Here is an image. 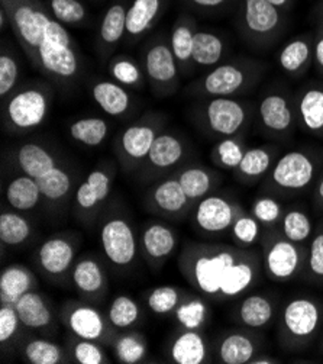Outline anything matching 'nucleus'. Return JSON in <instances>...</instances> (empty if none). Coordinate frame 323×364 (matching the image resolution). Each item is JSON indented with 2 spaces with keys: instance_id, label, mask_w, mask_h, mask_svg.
Wrapping results in <instances>:
<instances>
[{
  "instance_id": "58",
  "label": "nucleus",
  "mask_w": 323,
  "mask_h": 364,
  "mask_svg": "<svg viewBox=\"0 0 323 364\" xmlns=\"http://www.w3.org/2000/svg\"><path fill=\"white\" fill-rule=\"evenodd\" d=\"M192 4H195L196 6H200V8L213 9V8H218V6L224 5L225 0H192Z\"/></svg>"
},
{
  "instance_id": "23",
  "label": "nucleus",
  "mask_w": 323,
  "mask_h": 364,
  "mask_svg": "<svg viewBox=\"0 0 323 364\" xmlns=\"http://www.w3.org/2000/svg\"><path fill=\"white\" fill-rule=\"evenodd\" d=\"M157 138V131L148 124H135L128 127L121 136L122 153L131 161L147 159L153 144Z\"/></svg>"
},
{
  "instance_id": "26",
  "label": "nucleus",
  "mask_w": 323,
  "mask_h": 364,
  "mask_svg": "<svg viewBox=\"0 0 323 364\" xmlns=\"http://www.w3.org/2000/svg\"><path fill=\"white\" fill-rule=\"evenodd\" d=\"M73 284L79 292L87 296H94L103 292L106 286V276L97 260L92 257L82 259L76 262L71 272Z\"/></svg>"
},
{
  "instance_id": "59",
  "label": "nucleus",
  "mask_w": 323,
  "mask_h": 364,
  "mask_svg": "<svg viewBox=\"0 0 323 364\" xmlns=\"http://www.w3.org/2000/svg\"><path fill=\"white\" fill-rule=\"evenodd\" d=\"M251 363H253V364H273V363H277V361L271 357H254L253 360H251Z\"/></svg>"
},
{
  "instance_id": "28",
  "label": "nucleus",
  "mask_w": 323,
  "mask_h": 364,
  "mask_svg": "<svg viewBox=\"0 0 323 364\" xmlns=\"http://www.w3.org/2000/svg\"><path fill=\"white\" fill-rule=\"evenodd\" d=\"M183 156L185 145L180 139L171 134H160L153 144L148 160L153 167L164 170L180 163Z\"/></svg>"
},
{
  "instance_id": "36",
  "label": "nucleus",
  "mask_w": 323,
  "mask_h": 364,
  "mask_svg": "<svg viewBox=\"0 0 323 364\" xmlns=\"http://www.w3.org/2000/svg\"><path fill=\"white\" fill-rule=\"evenodd\" d=\"M107 134H109V127L106 121L96 117L77 119L70 127V135L86 147H99L104 142Z\"/></svg>"
},
{
  "instance_id": "61",
  "label": "nucleus",
  "mask_w": 323,
  "mask_h": 364,
  "mask_svg": "<svg viewBox=\"0 0 323 364\" xmlns=\"http://www.w3.org/2000/svg\"><path fill=\"white\" fill-rule=\"evenodd\" d=\"M268 2L271 4V5H274L275 8H283L284 5H287V2H289V0H268Z\"/></svg>"
},
{
  "instance_id": "51",
  "label": "nucleus",
  "mask_w": 323,
  "mask_h": 364,
  "mask_svg": "<svg viewBox=\"0 0 323 364\" xmlns=\"http://www.w3.org/2000/svg\"><path fill=\"white\" fill-rule=\"evenodd\" d=\"M232 234L239 245H253L260 237V221L256 216L238 215L232 225Z\"/></svg>"
},
{
  "instance_id": "12",
  "label": "nucleus",
  "mask_w": 323,
  "mask_h": 364,
  "mask_svg": "<svg viewBox=\"0 0 323 364\" xmlns=\"http://www.w3.org/2000/svg\"><path fill=\"white\" fill-rule=\"evenodd\" d=\"M67 328L80 340L99 341L106 334L103 315L90 305H76L65 315Z\"/></svg>"
},
{
  "instance_id": "35",
  "label": "nucleus",
  "mask_w": 323,
  "mask_h": 364,
  "mask_svg": "<svg viewBox=\"0 0 323 364\" xmlns=\"http://www.w3.org/2000/svg\"><path fill=\"white\" fill-rule=\"evenodd\" d=\"M312 60V47L309 41L296 38L287 43L278 55L280 67L289 75H299Z\"/></svg>"
},
{
  "instance_id": "34",
  "label": "nucleus",
  "mask_w": 323,
  "mask_h": 364,
  "mask_svg": "<svg viewBox=\"0 0 323 364\" xmlns=\"http://www.w3.org/2000/svg\"><path fill=\"white\" fill-rule=\"evenodd\" d=\"M32 235V227L25 216L16 212L0 215V241L5 245L16 247L25 244Z\"/></svg>"
},
{
  "instance_id": "62",
  "label": "nucleus",
  "mask_w": 323,
  "mask_h": 364,
  "mask_svg": "<svg viewBox=\"0 0 323 364\" xmlns=\"http://www.w3.org/2000/svg\"><path fill=\"white\" fill-rule=\"evenodd\" d=\"M0 23H2V28L6 26V12H5V9H2V12H0Z\"/></svg>"
},
{
  "instance_id": "57",
  "label": "nucleus",
  "mask_w": 323,
  "mask_h": 364,
  "mask_svg": "<svg viewBox=\"0 0 323 364\" xmlns=\"http://www.w3.org/2000/svg\"><path fill=\"white\" fill-rule=\"evenodd\" d=\"M313 55H314V61L317 64V67L320 70H323V35L316 41L314 48H313Z\"/></svg>"
},
{
  "instance_id": "18",
  "label": "nucleus",
  "mask_w": 323,
  "mask_h": 364,
  "mask_svg": "<svg viewBox=\"0 0 323 364\" xmlns=\"http://www.w3.org/2000/svg\"><path fill=\"white\" fill-rule=\"evenodd\" d=\"M112 178L104 170H93L76 192V205L84 212H92L111 193Z\"/></svg>"
},
{
  "instance_id": "46",
  "label": "nucleus",
  "mask_w": 323,
  "mask_h": 364,
  "mask_svg": "<svg viewBox=\"0 0 323 364\" xmlns=\"http://www.w3.org/2000/svg\"><path fill=\"white\" fill-rule=\"evenodd\" d=\"M271 166V154L265 149H249L245 151L241 164L238 166V173L243 177H260Z\"/></svg>"
},
{
  "instance_id": "38",
  "label": "nucleus",
  "mask_w": 323,
  "mask_h": 364,
  "mask_svg": "<svg viewBox=\"0 0 323 364\" xmlns=\"http://www.w3.org/2000/svg\"><path fill=\"white\" fill-rule=\"evenodd\" d=\"M126 11L122 4H115L106 11L100 25V40L104 46L118 44L126 32Z\"/></svg>"
},
{
  "instance_id": "43",
  "label": "nucleus",
  "mask_w": 323,
  "mask_h": 364,
  "mask_svg": "<svg viewBox=\"0 0 323 364\" xmlns=\"http://www.w3.org/2000/svg\"><path fill=\"white\" fill-rule=\"evenodd\" d=\"M195 31L187 23H178L170 38V48L178 64H187L192 61L193 46H195Z\"/></svg>"
},
{
  "instance_id": "9",
  "label": "nucleus",
  "mask_w": 323,
  "mask_h": 364,
  "mask_svg": "<svg viewBox=\"0 0 323 364\" xmlns=\"http://www.w3.org/2000/svg\"><path fill=\"white\" fill-rule=\"evenodd\" d=\"M206 121L214 134L232 136L246 122L245 106L232 97H213L206 106Z\"/></svg>"
},
{
  "instance_id": "5",
  "label": "nucleus",
  "mask_w": 323,
  "mask_h": 364,
  "mask_svg": "<svg viewBox=\"0 0 323 364\" xmlns=\"http://www.w3.org/2000/svg\"><path fill=\"white\" fill-rule=\"evenodd\" d=\"M102 248L116 267H128L136 259L138 240L131 223L122 216H112L100 230Z\"/></svg>"
},
{
  "instance_id": "41",
  "label": "nucleus",
  "mask_w": 323,
  "mask_h": 364,
  "mask_svg": "<svg viewBox=\"0 0 323 364\" xmlns=\"http://www.w3.org/2000/svg\"><path fill=\"white\" fill-rule=\"evenodd\" d=\"M281 228L287 240L300 244V242H305L307 238H310L313 231V224L307 213H305L300 209H292L283 216Z\"/></svg>"
},
{
  "instance_id": "53",
  "label": "nucleus",
  "mask_w": 323,
  "mask_h": 364,
  "mask_svg": "<svg viewBox=\"0 0 323 364\" xmlns=\"http://www.w3.org/2000/svg\"><path fill=\"white\" fill-rule=\"evenodd\" d=\"M19 77V65L9 54L0 57V95L6 96L13 90Z\"/></svg>"
},
{
  "instance_id": "16",
  "label": "nucleus",
  "mask_w": 323,
  "mask_h": 364,
  "mask_svg": "<svg viewBox=\"0 0 323 364\" xmlns=\"http://www.w3.org/2000/svg\"><path fill=\"white\" fill-rule=\"evenodd\" d=\"M243 21L251 33L265 36L278 28L281 16L278 8L268 0H245Z\"/></svg>"
},
{
  "instance_id": "6",
  "label": "nucleus",
  "mask_w": 323,
  "mask_h": 364,
  "mask_svg": "<svg viewBox=\"0 0 323 364\" xmlns=\"http://www.w3.org/2000/svg\"><path fill=\"white\" fill-rule=\"evenodd\" d=\"M322 321V312L316 301L306 296L292 299L283 309L281 323L284 333L292 340H310Z\"/></svg>"
},
{
  "instance_id": "54",
  "label": "nucleus",
  "mask_w": 323,
  "mask_h": 364,
  "mask_svg": "<svg viewBox=\"0 0 323 364\" xmlns=\"http://www.w3.org/2000/svg\"><path fill=\"white\" fill-rule=\"evenodd\" d=\"M281 205L274 198H260L253 205V216H256L261 224L271 225L280 220Z\"/></svg>"
},
{
  "instance_id": "56",
  "label": "nucleus",
  "mask_w": 323,
  "mask_h": 364,
  "mask_svg": "<svg viewBox=\"0 0 323 364\" xmlns=\"http://www.w3.org/2000/svg\"><path fill=\"white\" fill-rule=\"evenodd\" d=\"M307 269L312 276L323 279V231L314 235L307 256Z\"/></svg>"
},
{
  "instance_id": "22",
  "label": "nucleus",
  "mask_w": 323,
  "mask_h": 364,
  "mask_svg": "<svg viewBox=\"0 0 323 364\" xmlns=\"http://www.w3.org/2000/svg\"><path fill=\"white\" fill-rule=\"evenodd\" d=\"M92 95L102 111L111 117H122L131 106V95L125 86L116 82H97Z\"/></svg>"
},
{
  "instance_id": "40",
  "label": "nucleus",
  "mask_w": 323,
  "mask_h": 364,
  "mask_svg": "<svg viewBox=\"0 0 323 364\" xmlns=\"http://www.w3.org/2000/svg\"><path fill=\"white\" fill-rule=\"evenodd\" d=\"M38 186L41 189L43 198L48 200H60L68 195L71 191V176L64 168L55 166L44 176L37 178Z\"/></svg>"
},
{
  "instance_id": "11",
  "label": "nucleus",
  "mask_w": 323,
  "mask_h": 364,
  "mask_svg": "<svg viewBox=\"0 0 323 364\" xmlns=\"http://www.w3.org/2000/svg\"><path fill=\"white\" fill-rule=\"evenodd\" d=\"M38 264L41 270L51 277H61L73 267L76 247L65 237H51L38 248Z\"/></svg>"
},
{
  "instance_id": "37",
  "label": "nucleus",
  "mask_w": 323,
  "mask_h": 364,
  "mask_svg": "<svg viewBox=\"0 0 323 364\" xmlns=\"http://www.w3.org/2000/svg\"><path fill=\"white\" fill-rule=\"evenodd\" d=\"M190 202L200 200L213 188V174L203 167H187L177 176Z\"/></svg>"
},
{
  "instance_id": "10",
  "label": "nucleus",
  "mask_w": 323,
  "mask_h": 364,
  "mask_svg": "<svg viewBox=\"0 0 323 364\" xmlns=\"http://www.w3.org/2000/svg\"><path fill=\"white\" fill-rule=\"evenodd\" d=\"M264 264L273 280L289 282L300 270L302 251L290 240H275L265 250Z\"/></svg>"
},
{
  "instance_id": "20",
  "label": "nucleus",
  "mask_w": 323,
  "mask_h": 364,
  "mask_svg": "<svg viewBox=\"0 0 323 364\" xmlns=\"http://www.w3.org/2000/svg\"><path fill=\"white\" fill-rule=\"evenodd\" d=\"M170 357L177 364H202L207 358V346L197 330H185L170 347Z\"/></svg>"
},
{
  "instance_id": "31",
  "label": "nucleus",
  "mask_w": 323,
  "mask_h": 364,
  "mask_svg": "<svg viewBox=\"0 0 323 364\" xmlns=\"http://www.w3.org/2000/svg\"><path fill=\"white\" fill-rule=\"evenodd\" d=\"M161 0H133L126 11V32L131 36L146 33L157 19Z\"/></svg>"
},
{
  "instance_id": "55",
  "label": "nucleus",
  "mask_w": 323,
  "mask_h": 364,
  "mask_svg": "<svg viewBox=\"0 0 323 364\" xmlns=\"http://www.w3.org/2000/svg\"><path fill=\"white\" fill-rule=\"evenodd\" d=\"M19 315L13 305H2L0 308V343L5 344L13 338L19 330Z\"/></svg>"
},
{
  "instance_id": "17",
  "label": "nucleus",
  "mask_w": 323,
  "mask_h": 364,
  "mask_svg": "<svg viewBox=\"0 0 323 364\" xmlns=\"http://www.w3.org/2000/svg\"><path fill=\"white\" fill-rule=\"evenodd\" d=\"M35 284L33 274L22 264L6 266L0 274V302L2 305H13Z\"/></svg>"
},
{
  "instance_id": "60",
  "label": "nucleus",
  "mask_w": 323,
  "mask_h": 364,
  "mask_svg": "<svg viewBox=\"0 0 323 364\" xmlns=\"http://www.w3.org/2000/svg\"><path fill=\"white\" fill-rule=\"evenodd\" d=\"M316 198H317V200H319V202H322V203H323V178L319 181V185H317V189H316Z\"/></svg>"
},
{
  "instance_id": "15",
  "label": "nucleus",
  "mask_w": 323,
  "mask_h": 364,
  "mask_svg": "<svg viewBox=\"0 0 323 364\" xmlns=\"http://www.w3.org/2000/svg\"><path fill=\"white\" fill-rule=\"evenodd\" d=\"M146 71L150 80L155 85L170 86L175 83L178 68L171 48L165 44L153 46L146 54Z\"/></svg>"
},
{
  "instance_id": "50",
  "label": "nucleus",
  "mask_w": 323,
  "mask_h": 364,
  "mask_svg": "<svg viewBox=\"0 0 323 364\" xmlns=\"http://www.w3.org/2000/svg\"><path fill=\"white\" fill-rule=\"evenodd\" d=\"M109 75L112 79L122 86H135L142 80L141 68L135 61L126 57L116 58L109 65Z\"/></svg>"
},
{
  "instance_id": "8",
  "label": "nucleus",
  "mask_w": 323,
  "mask_h": 364,
  "mask_svg": "<svg viewBox=\"0 0 323 364\" xmlns=\"http://www.w3.org/2000/svg\"><path fill=\"white\" fill-rule=\"evenodd\" d=\"M236 206L224 196H204L196 206L195 224L206 234H222L232 228L236 216Z\"/></svg>"
},
{
  "instance_id": "33",
  "label": "nucleus",
  "mask_w": 323,
  "mask_h": 364,
  "mask_svg": "<svg viewBox=\"0 0 323 364\" xmlns=\"http://www.w3.org/2000/svg\"><path fill=\"white\" fill-rule=\"evenodd\" d=\"M256 354V343L241 333L228 334L219 346V360L225 364L251 363Z\"/></svg>"
},
{
  "instance_id": "4",
  "label": "nucleus",
  "mask_w": 323,
  "mask_h": 364,
  "mask_svg": "<svg viewBox=\"0 0 323 364\" xmlns=\"http://www.w3.org/2000/svg\"><path fill=\"white\" fill-rule=\"evenodd\" d=\"M9 18L23 48L35 57V53L45 40L48 28L54 18L48 16L41 8L26 0H18L9 9Z\"/></svg>"
},
{
  "instance_id": "39",
  "label": "nucleus",
  "mask_w": 323,
  "mask_h": 364,
  "mask_svg": "<svg viewBox=\"0 0 323 364\" xmlns=\"http://www.w3.org/2000/svg\"><path fill=\"white\" fill-rule=\"evenodd\" d=\"M139 305L128 295L116 296L111 302L109 309H107V321L119 330H126L129 326L135 325L139 319Z\"/></svg>"
},
{
  "instance_id": "45",
  "label": "nucleus",
  "mask_w": 323,
  "mask_h": 364,
  "mask_svg": "<svg viewBox=\"0 0 323 364\" xmlns=\"http://www.w3.org/2000/svg\"><path fill=\"white\" fill-rule=\"evenodd\" d=\"M116 358L124 364H136L147 355V344L139 334L121 336L115 343Z\"/></svg>"
},
{
  "instance_id": "25",
  "label": "nucleus",
  "mask_w": 323,
  "mask_h": 364,
  "mask_svg": "<svg viewBox=\"0 0 323 364\" xmlns=\"http://www.w3.org/2000/svg\"><path fill=\"white\" fill-rule=\"evenodd\" d=\"M16 163L23 174H28L33 178L44 176L47 171L57 166L55 157L47 149H44L43 145L35 142L23 144L22 147L18 149Z\"/></svg>"
},
{
  "instance_id": "1",
  "label": "nucleus",
  "mask_w": 323,
  "mask_h": 364,
  "mask_svg": "<svg viewBox=\"0 0 323 364\" xmlns=\"http://www.w3.org/2000/svg\"><path fill=\"white\" fill-rule=\"evenodd\" d=\"M182 272L202 295L232 299L256 284L258 264L253 254L238 248L192 245L183 254Z\"/></svg>"
},
{
  "instance_id": "24",
  "label": "nucleus",
  "mask_w": 323,
  "mask_h": 364,
  "mask_svg": "<svg viewBox=\"0 0 323 364\" xmlns=\"http://www.w3.org/2000/svg\"><path fill=\"white\" fill-rule=\"evenodd\" d=\"M43 198L37 178L28 174L12 178L6 186V202L11 208L25 212L37 208Z\"/></svg>"
},
{
  "instance_id": "44",
  "label": "nucleus",
  "mask_w": 323,
  "mask_h": 364,
  "mask_svg": "<svg viewBox=\"0 0 323 364\" xmlns=\"http://www.w3.org/2000/svg\"><path fill=\"white\" fill-rule=\"evenodd\" d=\"M25 357L31 364H58L62 360V350L48 340H31L25 346Z\"/></svg>"
},
{
  "instance_id": "2",
  "label": "nucleus",
  "mask_w": 323,
  "mask_h": 364,
  "mask_svg": "<svg viewBox=\"0 0 323 364\" xmlns=\"http://www.w3.org/2000/svg\"><path fill=\"white\" fill-rule=\"evenodd\" d=\"M33 58L47 73L61 80L76 77L80 67L71 35L65 29L64 23L57 19H53L45 40L35 53Z\"/></svg>"
},
{
  "instance_id": "3",
  "label": "nucleus",
  "mask_w": 323,
  "mask_h": 364,
  "mask_svg": "<svg viewBox=\"0 0 323 364\" xmlns=\"http://www.w3.org/2000/svg\"><path fill=\"white\" fill-rule=\"evenodd\" d=\"M48 95L37 87L15 93L5 106V119L15 131H29L44 124L48 115Z\"/></svg>"
},
{
  "instance_id": "19",
  "label": "nucleus",
  "mask_w": 323,
  "mask_h": 364,
  "mask_svg": "<svg viewBox=\"0 0 323 364\" xmlns=\"http://www.w3.org/2000/svg\"><path fill=\"white\" fill-rule=\"evenodd\" d=\"M260 119L273 132H285L293 125V111L289 100L280 93L265 96L258 106Z\"/></svg>"
},
{
  "instance_id": "13",
  "label": "nucleus",
  "mask_w": 323,
  "mask_h": 364,
  "mask_svg": "<svg viewBox=\"0 0 323 364\" xmlns=\"http://www.w3.org/2000/svg\"><path fill=\"white\" fill-rule=\"evenodd\" d=\"M246 85V73L235 64L214 67L203 79L204 93L213 97H231Z\"/></svg>"
},
{
  "instance_id": "30",
  "label": "nucleus",
  "mask_w": 323,
  "mask_h": 364,
  "mask_svg": "<svg viewBox=\"0 0 323 364\" xmlns=\"http://www.w3.org/2000/svg\"><path fill=\"white\" fill-rule=\"evenodd\" d=\"M297 111L309 132H323V87H309L299 99Z\"/></svg>"
},
{
  "instance_id": "27",
  "label": "nucleus",
  "mask_w": 323,
  "mask_h": 364,
  "mask_svg": "<svg viewBox=\"0 0 323 364\" xmlns=\"http://www.w3.org/2000/svg\"><path fill=\"white\" fill-rule=\"evenodd\" d=\"M157 209L165 213H180L189 205V198L178 178H165L154 186L151 193Z\"/></svg>"
},
{
  "instance_id": "48",
  "label": "nucleus",
  "mask_w": 323,
  "mask_h": 364,
  "mask_svg": "<svg viewBox=\"0 0 323 364\" xmlns=\"http://www.w3.org/2000/svg\"><path fill=\"white\" fill-rule=\"evenodd\" d=\"M147 305L154 314H170L180 305V294H178V290L173 286L155 287L147 298Z\"/></svg>"
},
{
  "instance_id": "14",
  "label": "nucleus",
  "mask_w": 323,
  "mask_h": 364,
  "mask_svg": "<svg viewBox=\"0 0 323 364\" xmlns=\"http://www.w3.org/2000/svg\"><path fill=\"white\" fill-rule=\"evenodd\" d=\"M177 245L175 232L161 223L147 224L141 234V247L146 257L153 262H163Z\"/></svg>"
},
{
  "instance_id": "21",
  "label": "nucleus",
  "mask_w": 323,
  "mask_h": 364,
  "mask_svg": "<svg viewBox=\"0 0 323 364\" xmlns=\"http://www.w3.org/2000/svg\"><path fill=\"white\" fill-rule=\"evenodd\" d=\"M15 308L22 325L29 330L47 328L53 322V312L47 301L33 290L25 294L15 304Z\"/></svg>"
},
{
  "instance_id": "7",
  "label": "nucleus",
  "mask_w": 323,
  "mask_h": 364,
  "mask_svg": "<svg viewBox=\"0 0 323 364\" xmlns=\"http://www.w3.org/2000/svg\"><path fill=\"white\" fill-rule=\"evenodd\" d=\"M314 163L303 151L285 153L274 166L271 178L284 191H302L314 177Z\"/></svg>"
},
{
  "instance_id": "42",
  "label": "nucleus",
  "mask_w": 323,
  "mask_h": 364,
  "mask_svg": "<svg viewBox=\"0 0 323 364\" xmlns=\"http://www.w3.org/2000/svg\"><path fill=\"white\" fill-rule=\"evenodd\" d=\"M174 314L177 322L180 323L185 330H200L206 323L209 309L204 301L193 298L178 305Z\"/></svg>"
},
{
  "instance_id": "32",
  "label": "nucleus",
  "mask_w": 323,
  "mask_h": 364,
  "mask_svg": "<svg viewBox=\"0 0 323 364\" xmlns=\"http://www.w3.org/2000/svg\"><path fill=\"white\" fill-rule=\"evenodd\" d=\"M225 46L219 35L209 31H197L195 33V46L192 61L200 67L217 65L224 55Z\"/></svg>"
},
{
  "instance_id": "29",
  "label": "nucleus",
  "mask_w": 323,
  "mask_h": 364,
  "mask_svg": "<svg viewBox=\"0 0 323 364\" xmlns=\"http://www.w3.org/2000/svg\"><path fill=\"white\" fill-rule=\"evenodd\" d=\"M238 316L249 328H264L274 318L273 302L264 295H249L241 302Z\"/></svg>"
},
{
  "instance_id": "49",
  "label": "nucleus",
  "mask_w": 323,
  "mask_h": 364,
  "mask_svg": "<svg viewBox=\"0 0 323 364\" xmlns=\"http://www.w3.org/2000/svg\"><path fill=\"white\" fill-rule=\"evenodd\" d=\"M245 151L246 150L243 149V145L238 139L228 136L214 147L213 157L217 160V163H219V166L236 170L238 166L241 164Z\"/></svg>"
},
{
  "instance_id": "47",
  "label": "nucleus",
  "mask_w": 323,
  "mask_h": 364,
  "mask_svg": "<svg viewBox=\"0 0 323 364\" xmlns=\"http://www.w3.org/2000/svg\"><path fill=\"white\" fill-rule=\"evenodd\" d=\"M54 19L64 25H77L86 18V8L80 0H50Z\"/></svg>"
},
{
  "instance_id": "52",
  "label": "nucleus",
  "mask_w": 323,
  "mask_h": 364,
  "mask_svg": "<svg viewBox=\"0 0 323 364\" xmlns=\"http://www.w3.org/2000/svg\"><path fill=\"white\" fill-rule=\"evenodd\" d=\"M73 357L79 364H103L107 360L103 348L92 340H80L73 348Z\"/></svg>"
}]
</instances>
